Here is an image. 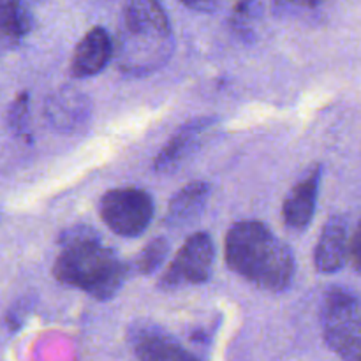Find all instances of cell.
<instances>
[{"mask_svg":"<svg viewBox=\"0 0 361 361\" xmlns=\"http://www.w3.org/2000/svg\"><path fill=\"white\" fill-rule=\"evenodd\" d=\"M32 16L21 0H0V35L20 41L30 32Z\"/></svg>","mask_w":361,"mask_h":361,"instance_id":"cell-14","label":"cell"},{"mask_svg":"<svg viewBox=\"0 0 361 361\" xmlns=\"http://www.w3.org/2000/svg\"><path fill=\"white\" fill-rule=\"evenodd\" d=\"M9 126L13 130L20 136H28V95L21 94L18 95L16 101L13 102L9 111Z\"/></svg>","mask_w":361,"mask_h":361,"instance_id":"cell-16","label":"cell"},{"mask_svg":"<svg viewBox=\"0 0 361 361\" xmlns=\"http://www.w3.org/2000/svg\"><path fill=\"white\" fill-rule=\"evenodd\" d=\"M226 263L235 274L267 291L289 288L295 277V256L263 222L243 221L226 236Z\"/></svg>","mask_w":361,"mask_h":361,"instance_id":"cell-1","label":"cell"},{"mask_svg":"<svg viewBox=\"0 0 361 361\" xmlns=\"http://www.w3.org/2000/svg\"><path fill=\"white\" fill-rule=\"evenodd\" d=\"M173 53V32L161 0H123L116 56L129 76L157 71Z\"/></svg>","mask_w":361,"mask_h":361,"instance_id":"cell-3","label":"cell"},{"mask_svg":"<svg viewBox=\"0 0 361 361\" xmlns=\"http://www.w3.org/2000/svg\"><path fill=\"white\" fill-rule=\"evenodd\" d=\"M275 9L286 13V11H310L319 6V0H274Z\"/></svg>","mask_w":361,"mask_h":361,"instance_id":"cell-17","label":"cell"},{"mask_svg":"<svg viewBox=\"0 0 361 361\" xmlns=\"http://www.w3.org/2000/svg\"><path fill=\"white\" fill-rule=\"evenodd\" d=\"M46 120L62 134H78L90 120V101L74 88H62L46 101Z\"/></svg>","mask_w":361,"mask_h":361,"instance_id":"cell-7","label":"cell"},{"mask_svg":"<svg viewBox=\"0 0 361 361\" xmlns=\"http://www.w3.org/2000/svg\"><path fill=\"white\" fill-rule=\"evenodd\" d=\"M321 183V166H314L305 178L300 180L282 204V219L286 226L296 231L309 228L316 214L317 192Z\"/></svg>","mask_w":361,"mask_h":361,"instance_id":"cell-8","label":"cell"},{"mask_svg":"<svg viewBox=\"0 0 361 361\" xmlns=\"http://www.w3.org/2000/svg\"><path fill=\"white\" fill-rule=\"evenodd\" d=\"M113 55V42L102 27H94L83 35L74 49L71 60V74L78 80L95 76L109 63Z\"/></svg>","mask_w":361,"mask_h":361,"instance_id":"cell-9","label":"cell"},{"mask_svg":"<svg viewBox=\"0 0 361 361\" xmlns=\"http://www.w3.org/2000/svg\"><path fill=\"white\" fill-rule=\"evenodd\" d=\"M60 243L62 252L53 264V275L62 284L83 289L97 300H109L120 291L126 281V267L90 228L69 229Z\"/></svg>","mask_w":361,"mask_h":361,"instance_id":"cell-2","label":"cell"},{"mask_svg":"<svg viewBox=\"0 0 361 361\" xmlns=\"http://www.w3.org/2000/svg\"><path fill=\"white\" fill-rule=\"evenodd\" d=\"M134 351L140 361H200L175 338L155 328L137 330L134 337Z\"/></svg>","mask_w":361,"mask_h":361,"instance_id":"cell-12","label":"cell"},{"mask_svg":"<svg viewBox=\"0 0 361 361\" xmlns=\"http://www.w3.org/2000/svg\"><path fill=\"white\" fill-rule=\"evenodd\" d=\"M349 254L348 226L342 217H331L324 224L314 250V263L321 274H335L342 270Z\"/></svg>","mask_w":361,"mask_h":361,"instance_id":"cell-11","label":"cell"},{"mask_svg":"<svg viewBox=\"0 0 361 361\" xmlns=\"http://www.w3.org/2000/svg\"><path fill=\"white\" fill-rule=\"evenodd\" d=\"M348 257L351 259L355 270L361 271V219L356 226L355 233H353L351 240H349V254Z\"/></svg>","mask_w":361,"mask_h":361,"instance_id":"cell-18","label":"cell"},{"mask_svg":"<svg viewBox=\"0 0 361 361\" xmlns=\"http://www.w3.org/2000/svg\"><path fill=\"white\" fill-rule=\"evenodd\" d=\"M99 214L115 235L134 238L147 231L154 217V200L136 187L113 189L102 196Z\"/></svg>","mask_w":361,"mask_h":361,"instance_id":"cell-5","label":"cell"},{"mask_svg":"<svg viewBox=\"0 0 361 361\" xmlns=\"http://www.w3.org/2000/svg\"><path fill=\"white\" fill-rule=\"evenodd\" d=\"M169 252V243L168 240L159 236V238L152 240L147 247L143 249L141 256L137 257L136 268L140 274L150 275L154 271H157L162 267V263L166 261Z\"/></svg>","mask_w":361,"mask_h":361,"instance_id":"cell-15","label":"cell"},{"mask_svg":"<svg viewBox=\"0 0 361 361\" xmlns=\"http://www.w3.org/2000/svg\"><path fill=\"white\" fill-rule=\"evenodd\" d=\"M214 118H196L187 122L180 127L169 143L161 150V154L155 157L154 169L157 173H171L178 169V166L192 154L201 143V137L207 134V130L214 126Z\"/></svg>","mask_w":361,"mask_h":361,"instance_id":"cell-10","label":"cell"},{"mask_svg":"<svg viewBox=\"0 0 361 361\" xmlns=\"http://www.w3.org/2000/svg\"><path fill=\"white\" fill-rule=\"evenodd\" d=\"M321 326L328 348L342 361H361V300L335 288L324 296Z\"/></svg>","mask_w":361,"mask_h":361,"instance_id":"cell-4","label":"cell"},{"mask_svg":"<svg viewBox=\"0 0 361 361\" xmlns=\"http://www.w3.org/2000/svg\"><path fill=\"white\" fill-rule=\"evenodd\" d=\"M214 259L215 247L210 236L207 233H194L162 275L161 288L178 289L187 284H203L210 279Z\"/></svg>","mask_w":361,"mask_h":361,"instance_id":"cell-6","label":"cell"},{"mask_svg":"<svg viewBox=\"0 0 361 361\" xmlns=\"http://www.w3.org/2000/svg\"><path fill=\"white\" fill-rule=\"evenodd\" d=\"M185 7L192 11H200V13H214L215 9H219L224 0H180Z\"/></svg>","mask_w":361,"mask_h":361,"instance_id":"cell-19","label":"cell"},{"mask_svg":"<svg viewBox=\"0 0 361 361\" xmlns=\"http://www.w3.org/2000/svg\"><path fill=\"white\" fill-rule=\"evenodd\" d=\"M210 196V185L204 182H190L169 201L166 222L169 226H185L197 219Z\"/></svg>","mask_w":361,"mask_h":361,"instance_id":"cell-13","label":"cell"}]
</instances>
